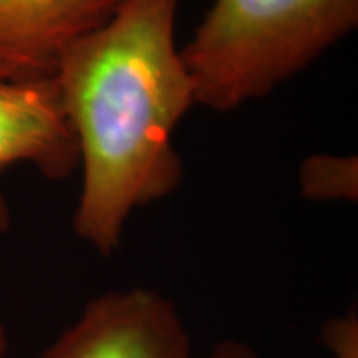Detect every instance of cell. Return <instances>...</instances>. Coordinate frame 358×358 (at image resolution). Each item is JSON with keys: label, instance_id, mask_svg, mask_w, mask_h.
<instances>
[{"label": "cell", "instance_id": "5", "mask_svg": "<svg viewBox=\"0 0 358 358\" xmlns=\"http://www.w3.org/2000/svg\"><path fill=\"white\" fill-rule=\"evenodd\" d=\"M124 0H0V78H46Z\"/></svg>", "mask_w": 358, "mask_h": 358}, {"label": "cell", "instance_id": "7", "mask_svg": "<svg viewBox=\"0 0 358 358\" xmlns=\"http://www.w3.org/2000/svg\"><path fill=\"white\" fill-rule=\"evenodd\" d=\"M320 341L333 358H358V317L357 310L331 317L322 324Z\"/></svg>", "mask_w": 358, "mask_h": 358}, {"label": "cell", "instance_id": "9", "mask_svg": "<svg viewBox=\"0 0 358 358\" xmlns=\"http://www.w3.org/2000/svg\"><path fill=\"white\" fill-rule=\"evenodd\" d=\"M6 346H8V341H6V331H4V324L0 322V358H4Z\"/></svg>", "mask_w": 358, "mask_h": 358}, {"label": "cell", "instance_id": "3", "mask_svg": "<svg viewBox=\"0 0 358 358\" xmlns=\"http://www.w3.org/2000/svg\"><path fill=\"white\" fill-rule=\"evenodd\" d=\"M42 358H192L176 305L150 289L92 299Z\"/></svg>", "mask_w": 358, "mask_h": 358}, {"label": "cell", "instance_id": "2", "mask_svg": "<svg viewBox=\"0 0 358 358\" xmlns=\"http://www.w3.org/2000/svg\"><path fill=\"white\" fill-rule=\"evenodd\" d=\"M358 24V0H213L181 58L197 106L231 112L303 72Z\"/></svg>", "mask_w": 358, "mask_h": 358}, {"label": "cell", "instance_id": "6", "mask_svg": "<svg viewBox=\"0 0 358 358\" xmlns=\"http://www.w3.org/2000/svg\"><path fill=\"white\" fill-rule=\"evenodd\" d=\"M301 193L313 201H357L358 159L355 155H310L301 164Z\"/></svg>", "mask_w": 358, "mask_h": 358}, {"label": "cell", "instance_id": "1", "mask_svg": "<svg viewBox=\"0 0 358 358\" xmlns=\"http://www.w3.org/2000/svg\"><path fill=\"white\" fill-rule=\"evenodd\" d=\"M179 0H124L58 60L54 82L82 169L74 231L102 255L136 209L176 192L173 134L197 106L176 44Z\"/></svg>", "mask_w": 358, "mask_h": 358}, {"label": "cell", "instance_id": "4", "mask_svg": "<svg viewBox=\"0 0 358 358\" xmlns=\"http://www.w3.org/2000/svg\"><path fill=\"white\" fill-rule=\"evenodd\" d=\"M30 164L48 178H68L78 167L74 136L54 78H0V173ZM10 211L0 193V233Z\"/></svg>", "mask_w": 358, "mask_h": 358}, {"label": "cell", "instance_id": "8", "mask_svg": "<svg viewBox=\"0 0 358 358\" xmlns=\"http://www.w3.org/2000/svg\"><path fill=\"white\" fill-rule=\"evenodd\" d=\"M205 358H259L255 348L239 341H221Z\"/></svg>", "mask_w": 358, "mask_h": 358}]
</instances>
